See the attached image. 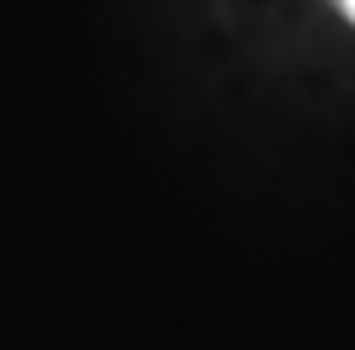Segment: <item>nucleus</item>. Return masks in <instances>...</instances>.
<instances>
[{
  "mask_svg": "<svg viewBox=\"0 0 355 350\" xmlns=\"http://www.w3.org/2000/svg\"><path fill=\"white\" fill-rule=\"evenodd\" d=\"M338 6H344V17H349V22H355V0H338Z\"/></svg>",
  "mask_w": 355,
  "mask_h": 350,
  "instance_id": "1",
  "label": "nucleus"
}]
</instances>
